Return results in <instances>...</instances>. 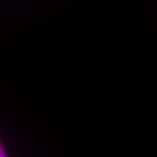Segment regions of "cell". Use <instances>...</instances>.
<instances>
[{
    "label": "cell",
    "instance_id": "obj_1",
    "mask_svg": "<svg viewBox=\"0 0 157 157\" xmlns=\"http://www.w3.org/2000/svg\"><path fill=\"white\" fill-rule=\"evenodd\" d=\"M0 157H10L8 154L7 150H6L5 145L3 144L1 138H0Z\"/></svg>",
    "mask_w": 157,
    "mask_h": 157
}]
</instances>
